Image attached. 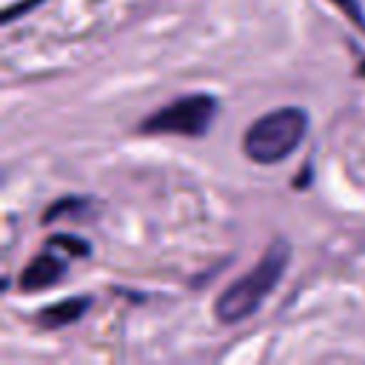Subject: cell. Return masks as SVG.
Here are the masks:
<instances>
[{"mask_svg":"<svg viewBox=\"0 0 365 365\" xmlns=\"http://www.w3.org/2000/svg\"><path fill=\"white\" fill-rule=\"evenodd\" d=\"M356 29H362L365 31V9H362V0H331Z\"/></svg>","mask_w":365,"mask_h":365,"instance_id":"8","label":"cell"},{"mask_svg":"<svg viewBox=\"0 0 365 365\" xmlns=\"http://www.w3.org/2000/svg\"><path fill=\"white\" fill-rule=\"evenodd\" d=\"M91 308V297L88 294H77V297H68V299H60V302H51L46 308L37 311V325L40 328H66V325H74L77 319H83V314Z\"/></svg>","mask_w":365,"mask_h":365,"instance_id":"5","label":"cell"},{"mask_svg":"<svg viewBox=\"0 0 365 365\" xmlns=\"http://www.w3.org/2000/svg\"><path fill=\"white\" fill-rule=\"evenodd\" d=\"M88 205H91L88 197H60V200H54V202L43 211V222H54V220H60V217H77V214L88 211Z\"/></svg>","mask_w":365,"mask_h":365,"instance_id":"6","label":"cell"},{"mask_svg":"<svg viewBox=\"0 0 365 365\" xmlns=\"http://www.w3.org/2000/svg\"><path fill=\"white\" fill-rule=\"evenodd\" d=\"M46 245L63 248L68 257H88V254H91V245H88L86 240L74 237V234H51V237L46 240Z\"/></svg>","mask_w":365,"mask_h":365,"instance_id":"7","label":"cell"},{"mask_svg":"<svg viewBox=\"0 0 365 365\" xmlns=\"http://www.w3.org/2000/svg\"><path fill=\"white\" fill-rule=\"evenodd\" d=\"M308 125L311 117L302 106H279L274 111H265L245 128L242 154L257 165L282 163L302 145Z\"/></svg>","mask_w":365,"mask_h":365,"instance_id":"2","label":"cell"},{"mask_svg":"<svg viewBox=\"0 0 365 365\" xmlns=\"http://www.w3.org/2000/svg\"><path fill=\"white\" fill-rule=\"evenodd\" d=\"M66 271H68V257H63V254H57L51 245H46V248L20 271L17 285H20V291H26V294H37V291H43V288L57 285Z\"/></svg>","mask_w":365,"mask_h":365,"instance_id":"4","label":"cell"},{"mask_svg":"<svg viewBox=\"0 0 365 365\" xmlns=\"http://www.w3.org/2000/svg\"><path fill=\"white\" fill-rule=\"evenodd\" d=\"M217 97L208 94V91H194V94H185V97H177L171 100L168 106L151 111L140 125L137 131L140 134H177V137H205L208 128L214 125V117H217Z\"/></svg>","mask_w":365,"mask_h":365,"instance_id":"3","label":"cell"},{"mask_svg":"<svg viewBox=\"0 0 365 365\" xmlns=\"http://www.w3.org/2000/svg\"><path fill=\"white\" fill-rule=\"evenodd\" d=\"M288 262H291V242L277 237L251 271H245L240 279H234L231 285H225L220 291V297L214 299L217 322L237 325V322L248 319L251 314H257L259 305L268 299V294L279 285Z\"/></svg>","mask_w":365,"mask_h":365,"instance_id":"1","label":"cell"},{"mask_svg":"<svg viewBox=\"0 0 365 365\" xmlns=\"http://www.w3.org/2000/svg\"><path fill=\"white\" fill-rule=\"evenodd\" d=\"M43 0H26V3H17V6H9L6 11H3V23H11L14 17H20V14H29L31 9H37Z\"/></svg>","mask_w":365,"mask_h":365,"instance_id":"9","label":"cell"}]
</instances>
